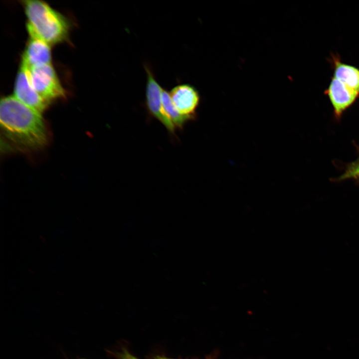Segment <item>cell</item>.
I'll return each instance as SVG.
<instances>
[{"label":"cell","mask_w":359,"mask_h":359,"mask_svg":"<svg viewBox=\"0 0 359 359\" xmlns=\"http://www.w3.org/2000/svg\"><path fill=\"white\" fill-rule=\"evenodd\" d=\"M330 60L334 70L333 77L359 94V69L342 62L337 55L332 54Z\"/></svg>","instance_id":"cell-9"},{"label":"cell","mask_w":359,"mask_h":359,"mask_svg":"<svg viewBox=\"0 0 359 359\" xmlns=\"http://www.w3.org/2000/svg\"><path fill=\"white\" fill-rule=\"evenodd\" d=\"M324 93L329 98L337 117H340L359 98V94L333 76Z\"/></svg>","instance_id":"cell-7"},{"label":"cell","mask_w":359,"mask_h":359,"mask_svg":"<svg viewBox=\"0 0 359 359\" xmlns=\"http://www.w3.org/2000/svg\"><path fill=\"white\" fill-rule=\"evenodd\" d=\"M170 94L180 114L195 119L200 98L194 86L189 84H178L171 89Z\"/></svg>","instance_id":"cell-6"},{"label":"cell","mask_w":359,"mask_h":359,"mask_svg":"<svg viewBox=\"0 0 359 359\" xmlns=\"http://www.w3.org/2000/svg\"><path fill=\"white\" fill-rule=\"evenodd\" d=\"M155 359H170V358L164 357H161V356H157L155 358Z\"/></svg>","instance_id":"cell-13"},{"label":"cell","mask_w":359,"mask_h":359,"mask_svg":"<svg viewBox=\"0 0 359 359\" xmlns=\"http://www.w3.org/2000/svg\"><path fill=\"white\" fill-rule=\"evenodd\" d=\"M147 74L146 104L151 115L159 121L172 135H175L176 127L166 115L162 102V87L157 81L149 64H144Z\"/></svg>","instance_id":"cell-4"},{"label":"cell","mask_w":359,"mask_h":359,"mask_svg":"<svg viewBox=\"0 0 359 359\" xmlns=\"http://www.w3.org/2000/svg\"><path fill=\"white\" fill-rule=\"evenodd\" d=\"M119 359H139L127 351H123L119 355Z\"/></svg>","instance_id":"cell-12"},{"label":"cell","mask_w":359,"mask_h":359,"mask_svg":"<svg viewBox=\"0 0 359 359\" xmlns=\"http://www.w3.org/2000/svg\"><path fill=\"white\" fill-rule=\"evenodd\" d=\"M13 93V96L18 100L40 114L49 104L33 88L29 81L27 69L21 65L16 76Z\"/></svg>","instance_id":"cell-5"},{"label":"cell","mask_w":359,"mask_h":359,"mask_svg":"<svg viewBox=\"0 0 359 359\" xmlns=\"http://www.w3.org/2000/svg\"><path fill=\"white\" fill-rule=\"evenodd\" d=\"M50 45L35 37L29 36L23 52L20 65L28 69L51 64Z\"/></svg>","instance_id":"cell-8"},{"label":"cell","mask_w":359,"mask_h":359,"mask_svg":"<svg viewBox=\"0 0 359 359\" xmlns=\"http://www.w3.org/2000/svg\"></svg>","instance_id":"cell-14"},{"label":"cell","mask_w":359,"mask_h":359,"mask_svg":"<svg viewBox=\"0 0 359 359\" xmlns=\"http://www.w3.org/2000/svg\"><path fill=\"white\" fill-rule=\"evenodd\" d=\"M162 102L164 112L175 127L182 129L184 124L193 118L181 115L179 113L171 99L170 92L162 87Z\"/></svg>","instance_id":"cell-10"},{"label":"cell","mask_w":359,"mask_h":359,"mask_svg":"<svg viewBox=\"0 0 359 359\" xmlns=\"http://www.w3.org/2000/svg\"><path fill=\"white\" fill-rule=\"evenodd\" d=\"M22 4L29 36L40 39L50 45L59 43L67 38L69 24L61 13L41 0H24Z\"/></svg>","instance_id":"cell-2"},{"label":"cell","mask_w":359,"mask_h":359,"mask_svg":"<svg viewBox=\"0 0 359 359\" xmlns=\"http://www.w3.org/2000/svg\"><path fill=\"white\" fill-rule=\"evenodd\" d=\"M0 123L4 138L18 149L36 150L47 143L48 134L41 114L13 96L1 99Z\"/></svg>","instance_id":"cell-1"},{"label":"cell","mask_w":359,"mask_h":359,"mask_svg":"<svg viewBox=\"0 0 359 359\" xmlns=\"http://www.w3.org/2000/svg\"><path fill=\"white\" fill-rule=\"evenodd\" d=\"M359 179V162L350 167L341 177L340 180Z\"/></svg>","instance_id":"cell-11"},{"label":"cell","mask_w":359,"mask_h":359,"mask_svg":"<svg viewBox=\"0 0 359 359\" xmlns=\"http://www.w3.org/2000/svg\"><path fill=\"white\" fill-rule=\"evenodd\" d=\"M26 69L32 86L49 104L65 96L64 89L51 64Z\"/></svg>","instance_id":"cell-3"}]
</instances>
